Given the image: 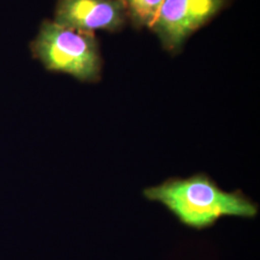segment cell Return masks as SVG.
Wrapping results in <instances>:
<instances>
[{"label":"cell","instance_id":"3","mask_svg":"<svg viewBox=\"0 0 260 260\" xmlns=\"http://www.w3.org/2000/svg\"><path fill=\"white\" fill-rule=\"evenodd\" d=\"M224 0H165L152 29L163 46L177 50L186 38L223 7Z\"/></svg>","mask_w":260,"mask_h":260},{"label":"cell","instance_id":"2","mask_svg":"<svg viewBox=\"0 0 260 260\" xmlns=\"http://www.w3.org/2000/svg\"><path fill=\"white\" fill-rule=\"evenodd\" d=\"M32 50L48 71L72 75L81 82L94 83L101 79L102 59L92 32L46 21Z\"/></svg>","mask_w":260,"mask_h":260},{"label":"cell","instance_id":"1","mask_svg":"<svg viewBox=\"0 0 260 260\" xmlns=\"http://www.w3.org/2000/svg\"><path fill=\"white\" fill-rule=\"evenodd\" d=\"M144 197L163 205L186 228L204 231L220 219H254L259 206L241 190L226 192L205 173L191 177H170L158 185L144 189Z\"/></svg>","mask_w":260,"mask_h":260},{"label":"cell","instance_id":"5","mask_svg":"<svg viewBox=\"0 0 260 260\" xmlns=\"http://www.w3.org/2000/svg\"><path fill=\"white\" fill-rule=\"evenodd\" d=\"M128 16L138 26L152 27L165 0H124Z\"/></svg>","mask_w":260,"mask_h":260},{"label":"cell","instance_id":"4","mask_svg":"<svg viewBox=\"0 0 260 260\" xmlns=\"http://www.w3.org/2000/svg\"><path fill=\"white\" fill-rule=\"evenodd\" d=\"M55 22L75 30L115 31L128 16L124 0H59Z\"/></svg>","mask_w":260,"mask_h":260}]
</instances>
